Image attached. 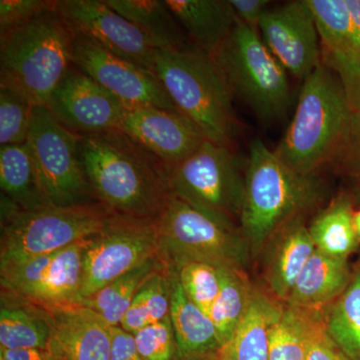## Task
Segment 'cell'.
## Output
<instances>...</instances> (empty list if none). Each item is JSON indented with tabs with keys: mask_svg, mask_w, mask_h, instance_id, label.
I'll return each mask as SVG.
<instances>
[{
	"mask_svg": "<svg viewBox=\"0 0 360 360\" xmlns=\"http://www.w3.org/2000/svg\"><path fill=\"white\" fill-rule=\"evenodd\" d=\"M79 156L94 198L110 212L156 219L172 195L169 167L122 129L82 136Z\"/></svg>",
	"mask_w": 360,
	"mask_h": 360,
	"instance_id": "obj_1",
	"label": "cell"
},
{
	"mask_svg": "<svg viewBox=\"0 0 360 360\" xmlns=\"http://www.w3.org/2000/svg\"><path fill=\"white\" fill-rule=\"evenodd\" d=\"M75 37L56 8L0 32V86L46 105L72 66Z\"/></svg>",
	"mask_w": 360,
	"mask_h": 360,
	"instance_id": "obj_2",
	"label": "cell"
},
{
	"mask_svg": "<svg viewBox=\"0 0 360 360\" xmlns=\"http://www.w3.org/2000/svg\"><path fill=\"white\" fill-rule=\"evenodd\" d=\"M245 180L239 224L251 253L319 198L314 174L291 169L259 139L251 142Z\"/></svg>",
	"mask_w": 360,
	"mask_h": 360,
	"instance_id": "obj_3",
	"label": "cell"
},
{
	"mask_svg": "<svg viewBox=\"0 0 360 360\" xmlns=\"http://www.w3.org/2000/svg\"><path fill=\"white\" fill-rule=\"evenodd\" d=\"M352 115L340 79L321 63L304 80L295 116L276 155L300 174L331 162Z\"/></svg>",
	"mask_w": 360,
	"mask_h": 360,
	"instance_id": "obj_4",
	"label": "cell"
},
{
	"mask_svg": "<svg viewBox=\"0 0 360 360\" xmlns=\"http://www.w3.org/2000/svg\"><path fill=\"white\" fill-rule=\"evenodd\" d=\"M156 77L179 112L207 141L231 148L236 127L232 92L212 56L194 46L158 51Z\"/></svg>",
	"mask_w": 360,
	"mask_h": 360,
	"instance_id": "obj_5",
	"label": "cell"
},
{
	"mask_svg": "<svg viewBox=\"0 0 360 360\" xmlns=\"http://www.w3.org/2000/svg\"><path fill=\"white\" fill-rule=\"evenodd\" d=\"M112 213L97 202L21 210L1 195L0 266L63 250L89 238Z\"/></svg>",
	"mask_w": 360,
	"mask_h": 360,
	"instance_id": "obj_6",
	"label": "cell"
},
{
	"mask_svg": "<svg viewBox=\"0 0 360 360\" xmlns=\"http://www.w3.org/2000/svg\"><path fill=\"white\" fill-rule=\"evenodd\" d=\"M158 258L169 271L191 262L243 270L250 248L240 229L172 193L155 219Z\"/></svg>",
	"mask_w": 360,
	"mask_h": 360,
	"instance_id": "obj_7",
	"label": "cell"
},
{
	"mask_svg": "<svg viewBox=\"0 0 360 360\" xmlns=\"http://www.w3.org/2000/svg\"><path fill=\"white\" fill-rule=\"evenodd\" d=\"M212 58L232 94L240 97L262 122H276L285 115L290 103L286 70L258 34L257 27L239 20Z\"/></svg>",
	"mask_w": 360,
	"mask_h": 360,
	"instance_id": "obj_8",
	"label": "cell"
},
{
	"mask_svg": "<svg viewBox=\"0 0 360 360\" xmlns=\"http://www.w3.org/2000/svg\"><path fill=\"white\" fill-rule=\"evenodd\" d=\"M245 184L231 148L210 141L169 167L170 191L174 196L234 225L240 219Z\"/></svg>",
	"mask_w": 360,
	"mask_h": 360,
	"instance_id": "obj_9",
	"label": "cell"
},
{
	"mask_svg": "<svg viewBox=\"0 0 360 360\" xmlns=\"http://www.w3.org/2000/svg\"><path fill=\"white\" fill-rule=\"evenodd\" d=\"M82 136L65 129L47 110L33 105L27 143L47 205L94 202L79 156Z\"/></svg>",
	"mask_w": 360,
	"mask_h": 360,
	"instance_id": "obj_10",
	"label": "cell"
},
{
	"mask_svg": "<svg viewBox=\"0 0 360 360\" xmlns=\"http://www.w3.org/2000/svg\"><path fill=\"white\" fill-rule=\"evenodd\" d=\"M155 257H158L155 219L111 213L101 231L85 241L82 302Z\"/></svg>",
	"mask_w": 360,
	"mask_h": 360,
	"instance_id": "obj_11",
	"label": "cell"
},
{
	"mask_svg": "<svg viewBox=\"0 0 360 360\" xmlns=\"http://www.w3.org/2000/svg\"><path fill=\"white\" fill-rule=\"evenodd\" d=\"M85 241L0 266L1 291L49 311L82 305Z\"/></svg>",
	"mask_w": 360,
	"mask_h": 360,
	"instance_id": "obj_12",
	"label": "cell"
},
{
	"mask_svg": "<svg viewBox=\"0 0 360 360\" xmlns=\"http://www.w3.org/2000/svg\"><path fill=\"white\" fill-rule=\"evenodd\" d=\"M56 11L73 37L89 40L156 75L158 51L136 26L104 0H56Z\"/></svg>",
	"mask_w": 360,
	"mask_h": 360,
	"instance_id": "obj_13",
	"label": "cell"
},
{
	"mask_svg": "<svg viewBox=\"0 0 360 360\" xmlns=\"http://www.w3.org/2000/svg\"><path fill=\"white\" fill-rule=\"evenodd\" d=\"M321 60L340 79L352 112L360 111V0H309Z\"/></svg>",
	"mask_w": 360,
	"mask_h": 360,
	"instance_id": "obj_14",
	"label": "cell"
},
{
	"mask_svg": "<svg viewBox=\"0 0 360 360\" xmlns=\"http://www.w3.org/2000/svg\"><path fill=\"white\" fill-rule=\"evenodd\" d=\"M72 65L127 108H156L179 112L155 75L89 40L75 37Z\"/></svg>",
	"mask_w": 360,
	"mask_h": 360,
	"instance_id": "obj_15",
	"label": "cell"
},
{
	"mask_svg": "<svg viewBox=\"0 0 360 360\" xmlns=\"http://www.w3.org/2000/svg\"><path fill=\"white\" fill-rule=\"evenodd\" d=\"M257 27L276 60L298 79L304 80L322 63L321 37L309 0L269 9Z\"/></svg>",
	"mask_w": 360,
	"mask_h": 360,
	"instance_id": "obj_16",
	"label": "cell"
},
{
	"mask_svg": "<svg viewBox=\"0 0 360 360\" xmlns=\"http://www.w3.org/2000/svg\"><path fill=\"white\" fill-rule=\"evenodd\" d=\"M45 106L60 124L79 136L120 129L127 110L110 91L75 65Z\"/></svg>",
	"mask_w": 360,
	"mask_h": 360,
	"instance_id": "obj_17",
	"label": "cell"
},
{
	"mask_svg": "<svg viewBox=\"0 0 360 360\" xmlns=\"http://www.w3.org/2000/svg\"><path fill=\"white\" fill-rule=\"evenodd\" d=\"M120 129L168 167L186 160L207 141L201 130L181 113L156 108H127Z\"/></svg>",
	"mask_w": 360,
	"mask_h": 360,
	"instance_id": "obj_18",
	"label": "cell"
},
{
	"mask_svg": "<svg viewBox=\"0 0 360 360\" xmlns=\"http://www.w3.org/2000/svg\"><path fill=\"white\" fill-rule=\"evenodd\" d=\"M51 314V360H110V326L94 312L77 305Z\"/></svg>",
	"mask_w": 360,
	"mask_h": 360,
	"instance_id": "obj_19",
	"label": "cell"
},
{
	"mask_svg": "<svg viewBox=\"0 0 360 360\" xmlns=\"http://www.w3.org/2000/svg\"><path fill=\"white\" fill-rule=\"evenodd\" d=\"M196 49L214 56L238 23L231 0H165Z\"/></svg>",
	"mask_w": 360,
	"mask_h": 360,
	"instance_id": "obj_20",
	"label": "cell"
},
{
	"mask_svg": "<svg viewBox=\"0 0 360 360\" xmlns=\"http://www.w3.org/2000/svg\"><path fill=\"white\" fill-rule=\"evenodd\" d=\"M278 231L267 255L265 278L277 297L288 300L316 248L309 229L300 219H291Z\"/></svg>",
	"mask_w": 360,
	"mask_h": 360,
	"instance_id": "obj_21",
	"label": "cell"
},
{
	"mask_svg": "<svg viewBox=\"0 0 360 360\" xmlns=\"http://www.w3.org/2000/svg\"><path fill=\"white\" fill-rule=\"evenodd\" d=\"M169 272L172 277L169 317L180 359H191L219 352L221 345L212 319L189 300L176 274Z\"/></svg>",
	"mask_w": 360,
	"mask_h": 360,
	"instance_id": "obj_22",
	"label": "cell"
},
{
	"mask_svg": "<svg viewBox=\"0 0 360 360\" xmlns=\"http://www.w3.org/2000/svg\"><path fill=\"white\" fill-rule=\"evenodd\" d=\"M51 335L49 310L1 291L0 348L47 350Z\"/></svg>",
	"mask_w": 360,
	"mask_h": 360,
	"instance_id": "obj_23",
	"label": "cell"
},
{
	"mask_svg": "<svg viewBox=\"0 0 360 360\" xmlns=\"http://www.w3.org/2000/svg\"><path fill=\"white\" fill-rule=\"evenodd\" d=\"M283 309L262 293L253 292L248 311L217 354L220 360H269L272 326Z\"/></svg>",
	"mask_w": 360,
	"mask_h": 360,
	"instance_id": "obj_24",
	"label": "cell"
},
{
	"mask_svg": "<svg viewBox=\"0 0 360 360\" xmlns=\"http://www.w3.org/2000/svg\"><path fill=\"white\" fill-rule=\"evenodd\" d=\"M108 6L136 26L158 51H184L193 45L165 1L104 0Z\"/></svg>",
	"mask_w": 360,
	"mask_h": 360,
	"instance_id": "obj_25",
	"label": "cell"
},
{
	"mask_svg": "<svg viewBox=\"0 0 360 360\" xmlns=\"http://www.w3.org/2000/svg\"><path fill=\"white\" fill-rule=\"evenodd\" d=\"M347 285V259L315 250L286 302L293 309H317L340 295Z\"/></svg>",
	"mask_w": 360,
	"mask_h": 360,
	"instance_id": "obj_26",
	"label": "cell"
},
{
	"mask_svg": "<svg viewBox=\"0 0 360 360\" xmlns=\"http://www.w3.org/2000/svg\"><path fill=\"white\" fill-rule=\"evenodd\" d=\"M0 186L2 194L21 210H35L49 205L42 194L37 167L26 142L0 148Z\"/></svg>",
	"mask_w": 360,
	"mask_h": 360,
	"instance_id": "obj_27",
	"label": "cell"
},
{
	"mask_svg": "<svg viewBox=\"0 0 360 360\" xmlns=\"http://www.w3.org/2000/svg\"><path fill=\"white\" fill-rule=\"evenodd\" d=\"M163 266L158 257L148 260L85 298L82 305L94 312L110 328L120 326L141 286Z\"/></svg>",
	"mask_w": 360,
	"mask_h": 360,
	"instance_id": "obj_28",
	"label": "cell"
},
{
	"mask_svg": "<svg viewBox=\"0 0 360 360\" xmlns=\"http://www.w3.org/2000/svg\"><path fill=\"white\" fill-rule=\"evenodd\" d=\"M354 210L347 198L336 200L315 217L309 229L315 248L328 257L347 259L359 245Z\"/></svg>",
	"mask_w": 360,
	"mask_h": 360,
	"instance_id": "obj_29",
	"label": "cell"
},
{
	"mask_svg": "<svg viewBox=\"0 0 360 360\" xmlns=\"http://www.w3.org/2000/svg\"><path fill=\"white\" fill-rule=\"evenodd\" d=\"M253 290L240 269L220 267V290L210 311L220 345L233 335L250 307Z\"/></svg>",
	"mask_w": 360,
	"mask_h": 360,
	"instance_id": "obj_30",
	"label": "cell"
},
{
	"mask_svg": "<svg viewBox=\"0 0 360 360\" xmlns=\"http://www.w3.org/2000/svg\"><path fill=\"white\" fill-rule=\"evenodd\" d=\"M172 277L167 267L155 272L135 295L120 326L134 333L169 316Z\"/></svg>",
	"mask_w": 360,
	"mask_h": 360,
	"instance_id": "obj_31",
	"label": "cell"
},
{
	"mask_svg": "<svg viewBox=\"0 0 360 360\" xmlns=\"http://www.w3.org/2000/svg\"><path fill=\"white\" fill-rule=\"evenodd\" d=\"M326 333L350 359H360V270L328 315Z\"/></svg>",
	"mask_w": 360,
	"mask_h": 360,
	"instance_id": "obj_32",
	"label": "cell"
},
{
	"mask_svg": "<svg viewBox=\"0 0 360 360\" xmlns=\"http://www.w3.org/2000/svg\"><path fill=\"white\" fill-rule=\"evenodd\" d=\"M309 323L300 310H283L270 333L269 360H307Z\"/></svg>",
	"mask_w": 360,
	"mask_h": 360,
	"instance_id": "obj_33",
	"label": "cell"
},
{
	"mask_svg": "<svg viewBox=\"0 0 360 360\" xmlns=\"http://www.w3.org/2000/svg\"><path fill=\"white\" fill-rule=\"evenodd\" d=\"M172 272L176 274L189 300L210 314L220 290V267L207 262H191L180 265Z\"/></svg>",
	"mask_w": 360,
	"mask_h": 360,
	"instance_id": "obj_34",
	"label": "cell"
},
{
	"mask_svg": "<svg viewBox=\"0 0 360 360\" xmlns=\"http://www.w3.org/2000/svg\"><path fill=\"white\" fill-rule=\"evenodd\" d=\"M33 104L18 92L0 86V144L25 143Z\"/></svg>",
	"mask_w": 360,
	"mask_h": 360,
	"instance_id": "obj_35",
	"label": "cell"
},
{
	"mask_svg": "<svg viewBox=\"0 0 360 360\" xmlns=\"http://www.w3.org/2000/svg\"><path fill=\"white\" fill-rule=\"evenodd\" d=\"M134 336L142 360H181L169 316Z\"/></svg>",
	"mask_w": 360,
	"mask_h": 360,
	"instance_id": "obj_36",
	"label": "cell"
},
{
	"mask_svg": "<svg viewBox=\"0 0 360 360\" xmlns=\"http://www.w3.org/2000/svg\"><path fill=\"white\" fill-rule=\"evenodd\" d=\"M331 163L345 174L360 176V111L352 112Z\"/></svg>",
	"mask_w": 360,
	"mask_h": 360,
	"instance_id": "obj_37",
	"label": "cell"
},
{
	"mask_svg": "<svg viewBox=\"0 0 360 360\" xmlns=\"http://www.w3.org/2000/svg\"><path fill=\"white\" fill-rule=\"evenodd\" d=\"M56 8V0H1L0 32L27 22Z\"/></svg>",
	"mask_w": 360,
	"mask_h": 360,
	"instance_id": "obj_38",
	"label": "cell"
},
{
	"mask_svg": "<svg viewBox=\"0 0 360 360\" xmlns=\"http://www.w3.org/2000/svg\"><path fill=\"white\" fill-rule=\"evenodd\" d=\"M307 360H349L326 333L321 322L310 321Z\"/></svg>",
	"mask_w": 360,
	"mask_h": 360,
	"instance_id": "obj_39",
	"label": "cell"
},
{
	"mask_svg": "<svg viewBox=\"0 0 360 360\" xmlns=\"http://www.w3.org/2000/svg\"><path fill=\"white\" fill-rule=\"evenodd\" d=\"M110 360H142L134 336L122 326L110 328Z\"/></svg>",
	"mask_w": 360,
	"mask_h": 360,
	"instance_id": "obj_40",
	"label": "cell"
},
{
	"mask_svg": "<svg viewBox=\"0 0 360 360\" xmlns=\"http://www.w3.org/2000/svg\"><path fill=\"white\" fill-rule=\"evenodd\" d=\"M234 13L241 22L257 27L260 18L269 11V0H231Z\"/></svg>",
	"mask_w": 360,
	"mask_h": 360,
	"instance_id": "obj_41",
	"label": "cell"
},
{
	"mask_svg": "<svg viewBox=\"0 0 360 360\" xmlns=\"http://www.w3.org/2000/svg\"><path fill=\"white\" fill-rule=\"evenodd\" d=\"M0 360H51L45 349H4L0 348Z\"/></svg>",
	"mask_w": 360,
	"mask_h": 360,
	"instance_id": "obj_42",
	"label": "cell"
},
{
	"mask_svg": "<svg viewBox=\"0 0 360 360\" xmlns=\"http://www.w3.org/2000/svg\"><path fill=\"white\" fill-rule=\"evenodd\" d=\"M354 224L357 238L360 241V210L354 213Z\"/></svg>",
	"mask_w": 360,
	"mask_h": 360,
	"instance_id": "obj_43",
	"label": "cell"
},
{
	"mask_svg": "<svg viewBox=\"0 0 360 360\" xmlns=\"http://www.w3.org/2000/svg\"><path fill=\"white\" fill-rule=\"evenodd\" d=\"M186 360H220L217 352H213V354H208L205 355H201V356L193 357V359H186Z\"/></svg>",
	"mask_w": 360,
	"mask_h": 360,
	"instance_id": "obj_44",
	"label": "cell"
},
{
	"mask_svg": "<svg viewBox=\"0 0 360 360\" xmlns=\"http://www.w3.org/2000/svg\"></svg>",
	"mask_w": 360,
	"mask_h": 360,
	"instance_id": "obj_45",
	"label": "cell"
}]
</instances>
